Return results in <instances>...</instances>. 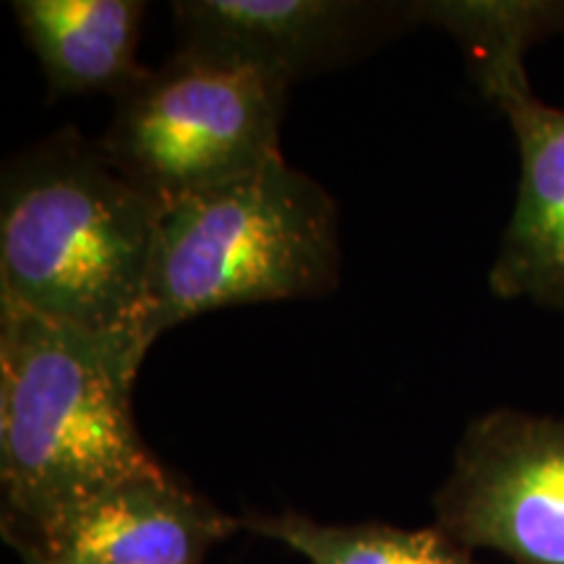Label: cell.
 Masks as SVG:
<instances>
[{"mask_svg": "<svg viewBox=\"0 0 564 564\" xmlns=\"http://www.w3.org/2000/svg\"><path fill=\"white\" fill-rule=\"evenodd\" d=\"M162 209L100 139L61 129L26 147L0 181V301L147 356L141 324Z\"/></svg>", "mask_w": 564, "mask_h": 564, "instance_id": "6da1fadb", "label": "cell"}, {"mask_svg": "<svg viewBox=\"0 0 564 564\" xmlns=\"http://www.w3.org/2000/svg\"><path fill=\"white\" fill-rule=\"evenodd\" d=\"M144 352L0 301L3 523H37L112 486L171 474L133 419Z\"/></svg>", "mask_w": 564, "mask_h": 564, "instance_id": "7a4b0ae2", "label": "cell"}, {"mask_svg": "<svg viewBox=\"0 0 564 564\" xmlns=\"http://www.w3.org/2000/svg\"><path fill=\"white\" fill-rule=\"evenodd\" d=\"M333 196L285 158L162 209L141 337L147 348L194 316L322 299L340 285Z\"/></svg>", "mask_w": 564, "mask_h": 564, "instance_id": "3957f363", "label": "cell"}, {"mask_svg": "<svg viewBox=\"0 0 564 564\" xmlns=\"http://www.w3.org/2000/svg\"><path fill=\"white\" fill-rule=\"evenodd\" d=\"M288 87L175 51L116 97L100 147L162 207L282 158Z\"/></svg>", "mask_w": 564, "mask_h": 564, "instance_id": "277c9868", "label": "cell"}, {"mask_svg": "<svg viewBox=\"0 0 564 564\" xmlns=\"http://www.w3.org/2000/svg\"><path fill=\"white\" fill-rule=\"evenodd\" d=\"M415 21L460 42L484 95L505 112L520 150V188L489 272L499 299L564 312V108L533 97L525 53L564 26V3H413Z\"/></svg>", "mask_w": 564, "mask_h": 564, "instance_id": "5b68a950", "label": "cell"}, {"mask_svg": "<svg viewBox=\"0 0 564 564\" xmlns=\"http://www.w3.org/2000/svg\"><path fill=\"white\" fill-rule=\"evenodd\" d=\"M436 525L514 564H564V419L497 408L465 429Z\"/></svg>", "mask_w": 564, "mask_h": 564, "instance_id": "8992f818", "label": "cell"}, {"mask_svg": "<svg viewBox=\"0 0 564 564\" xmlns=\"http://www.w3.org/2000/svg\"><path fill=\"white\" fill-rule=\"evenodd\" d=\"M178 53L243 68L291 89L377 51L415 24L413 3L364 0H181Z\"/></svg>", "mask_w": 564, "mask_h": 564, "instance_id": "52a82bcc", "label": "cell"}, {"mask_svg": "<svg viewBox=\"0 0 564 564\" xmlns=\"http://www.w3.org/2000/svg\"><path fill=\"white\" fill-rule=\"evenodd\" d=\"M238 528L241 520L171 470L118 484L37 523H3V535L21 556L58 564H204Z\"/></svg>", "mask_w": 564, "mask_h": 564, "instance_id": "ba28073f", "label": "cell"}, {"mask_svg": "<svg viewBox=\"0 0 564 564\" xmlns=\"http://www.w3.org/2000/svg\"><path fill=\"white\" fill-rule=\"evenodd\" d=\"M11 13L53 97H118L150 70L139 63L141 0H13Z\"/></svg>", "mask_w": 564, "mask_h": 564, "instance_id": "9c48e42d", "label": "cell"}, {"mask_svg": "<svg viewBox=\"0 0 564 564\" xmlns=\"http://www.w3.org/2000/svg\"><path fill=\"white\" fill-rule=\"evenodd\" d=\"M251 533L274 539L312 564H481L440 525L394 528L387 523L322 525L299 512L241 518Z\"/></svg>", "mask_w": 564, "mask_h": 564, "instance_id": "30bf717a", "label": "cell"}, {"mask_svg": "<svg viewBox=\"0 0 564 564\" xmlns=\"http://www.w3.org/2000/svg\"><path fill=\"white\" fill-rule=\"evenodd\" d=\"M24 564H58V562H47V560H40V556H21Z\"/></svg>", "mask_w": 564, "mask_h": 564, "instance_id": "8fae6325", "label": "cell"}]
</instances>
